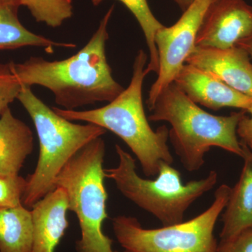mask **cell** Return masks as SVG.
Masks as SVG:
<instances>
[{"label":"cell","instance_id":"obj_1","mask_svg":"<svg viewBox=\"0 0 252 252\" xmlns=\"http://www.w3.org/2000/svg\"><path fill=\"white\" fill-rule=\"evenodd\" d=\"M114 5L107 11L90 40L77 54L61 61L31 56L11 67L22 85L40 86L51 91L60 108L75 110L97 102H111L124 88L112 75L106 54L108 25Z\"/></svg>","mask_w":252,"mask_h":252},{"label":"cell","instance_id":"obj_2","mask_svg":"<svg viewBox=\"0 0 252 252\" xmlns=\"http://www.w3.org/2000/svg\"><path fill=\"white\" fill-rule=\"evenodd\" d=\"M142 49L136 55L132 76L127 89L107 105L90 110H66L53 107L59 115L71 122H82L102 127L119 136L138 159L147 177L158 173L161 162L174 161L168 145L169 129L163 125L154 130L144 112L142 86L148 64Z\"/></svg>","mask_w":252,"mask_h":252},{"label":"cell","instance_id":"obj_3","mask_svg":"<svg viewBox=\"0 0 252 252\" xmlns=\"http://www.w3.org/2000/svg\"><path fill=\"white\" fill-rule=\"evenodd\" d=\"M149 116V122L169 123V139L182 165L189 172L200 170L212 147L243 158L245 149L239 141L238 126L245 111L228 116L205 112L172 83L160 93Z\"/></svg>","mask_w":252,"mask_h":252},{"label":"cell","instance_id":"obj_4","mask_svg":"<svg viewBox=\"0 0 252 252\" xmlns=\"http://www.w3.org/2000/svg\"><path fill=\"white\" fill-rule=\"evenodd\" d=\"M17 99L34 123L39 143L35 170L26 179L23 197V205L28 209L55 189V179L68 161L107 130L92 124H75L61 117L36 97L31 86L23 85Z\"/></svg>","mask_w":252,"mask_h":252},{"label":"cell","instance_id":"obj_5","mask_svg":"<svg viewBox=\"0 0 252 252\" xmlns=\"http://www.w3.org/2000/svg\"><path fill=\"white\" fill-rule=\"evenodd\" d=\"M119 165L104 169L106 178L137 206L161 222L163 226L184 221L189 207L215 187L218 174L212 170L205 178L184 185L180 172L171 164L161 162L154 180L144 179L136 171L135 160L119 144L115 145Z\"/></svg>","mask_w":252,"mask_h":252},{"label":"cell","instance_id":"obj_6","mask_svg":"<svg viewBox=\"0 0 252 252\" xmlns=\"http://www.w3.org/2000/svg\"><path fill=\"white\" fill-rule=\"evenodd\" d=\"M105 143L102 137L84 146L64 165L54 181V188L67 195L69 211L77 215L81 238L78 252H114L112 239L104 235L102 223L108 218L103 167Z\"/></svg>","mask_w":252,"mask_h":252},{"label":"cell","instance_id":"obj_7","mask_svg":"<svg viewBox=\"0 0 252 252\" xmlns=\"http://www.w3.org/2000/svg\"><path fill=\"white\" fill-rule=\"evenodd\" d=\"M231 188L222 185L205 212L178 224L147 229L135 217L121 215L112 220L118 243L124 252H216L214 231L229 199Z\"/></svg>","mask_w":252,"mask_h":252},{"label":"cell","instance_id":"obj_8","mask_svg":"<svg viewBox=\"0 0 252 252\" xmlns=\"http://www.w3.org/2000/svg\"><path fill=\"white\" fill-rule=\"evenodd\" d=\"M212 0H194L180 19L170 27L158 30L155 44L158 56L157 79L151 87L147 107L152 110L159 94L174 82L189 55L193 52L204 14Z\"/></svg>","mask_w":252,"mask_h":252},{"label":"cell","instance_id":"obj_9","mask_svg":"<svg viewBox=\"0 0 252 252\" xmlns=\"http://www.w3.org/2000/svg\"><path fill=\"white\" fill-rule=\"evenodd\" d=\"M252 34V6L245 0H212L197 34V47L228 49Z\"/></svg>","mask_w":252,"mask_h":252},{"label":"cell","instance_id":"obj_10","mask_svg":"<svg viewBox=\"0 0 252 252\" xmlns=\"http://www.w3.org/2000/svg\"><path fill=\"white\" fill-rule=\"evenodd\" d=\"M174 83L195 104L212 110L233 107L245 111L252 99L227 85L211 73L185 63Z\"/></svg>","mask_w":252,"mask_h":252},{"label":"cell","instance_id":"obj_11","mask_svg":"<svg viewBox=\"0 0 252 252\" xmlns=\"http://www.w3.org/2000/svg\"><path fill=\"white\" fill-rule=\"evenodd\" d=\"M186 63L211 73L227 85L252 99V60L243 48L196 46Z\"/></svg>","mask_w":252,"mask_h":252},{"label":"cell","instance_id":"obj_12","mask_svg":"<svg viewBox=\"0 0 252 252\" xmlns=\"http://www.w3.org/2000/svg\"><path fill=\"white\" fill-rule=\"evenodd\" d=\"M32 252H54L69 226L65 192L57 187L32 207Z\"/></svg>","mask_w":252,"mask_h":252},{"label":"cell","instance_id":"obj_13","mask_svg":"<svg viewBox=\"0 0 252 252\" xmlns=\"http://www.w3.org/2000/svg\"><path fill=\"white\" fill-rule=\"evenodd\" d=\"M33 149L31 127L6 109L0 115V175H19Z\"/></svg>","mask_w":252,"mask_h":252},{"label":"cell","instance_id":"obj_14","mask_svg":"<svg viewBox=\"0 0 252 252\" xmlns=\"http://www.w3.org/2000/svg\"><path fill=\"white\" fill-rule=\"evenodd\" d=\"M243 144V143H242ZM245 149L244 166L240 179L233 189L222 216L220 240L234 238L244 230L252 228V151Z\"/></svg>","mask_w":252,"mask_h":252},{"label":"cell","instance_id":"obj_15","mask_svg":"<svg viewBox=\"0 0 252 252\" xmlns=\"http://www.w3.org/2000/svg\"><path fill=\"white\" fill-rule=\"evenodd\" d=\"M21 6L20 0H0V51L37 46L52 53L56 47H76L72 43L55 41L30 31L18 18Z\"/></svg>","mask_w":252,"mask_h":252},{"label":"cell","instance_id":"obj_16","mask_svg":"<svg viewBox=\"0 0 252 252\" xmlns=\"http://www.w3.org/2000/svg\"><path fill=\"white\" fill-rule=\"evenodd\" d=\"M31 211L23 205L0 210V252H32Z\"/></svg>","mask_w":252,"mask_h":252},{"label":"cell","instance_id":"obj_17","mask_svg":"<svg viewBox=\"0 0 252 252\" xmlns=\"http://www.w3.org/2000/svg\"><path fill=\"white\" fill-rule=\"evenodd\" d=\"M104 0H91L94 6H98ZM135 16L143 31L146 42L149 51V61L147 72L158 73L159 69L158 56L155 44L156 34L158 30L163 27L149 7L147 0H118Z\"/></svg>","mask_w":252,"mask_h":252},{"label":"cell","instance_id":"obj_18","mask_svg":"<svg viewBox=\"0 0 252 252\" xmlns=\"http://www.w3.org/2000/svg\"><path fill=\"white\" fill-rule=\"evenodd\" d=\"M37 23L50 28L61 27L73 16L72 0H20Z\"/></svg>","mask_w":252,"mask_h":252},{"label":"cell","instance_id":"obj_19","mask_svg":"<svg viewBox=\"0 0 252 252\" xmlns=\"http://www.w3.org/2000/svg\"><path fill=\"white\" fill-rule=\"evenodd\" d=\"M27 180L17 175H0V210L23 205Z\"/></svg>","mask_w":252,"mask_h":252},{"label":"cell","instance_id":"obj_20","mask_svg":"<svg viewBox=\"0 0 252 252\" xmlns=\"http://www.w3.org/2000/svg\"><path fill=\"white\" fill-rule=\"evenodd\" d=\"M23 85L11 67V62L0 63V115L18 98Z\"/></svg>","mask_w":252,"mask_h":252},{"label":"cell","instance_id":"obj_21","mask_svg":"<svg viewBox=\"0 0 252 252\" xmlns=\"http://www.w3.org/2000/svg\"><path fill=\"white\" fill-rule=\"evenodd\" d=\"M216 252H252V228L230 240H220Z\"/></svg>","mask_w":252,"mask_h":252},{"label":"cell","instance_id":"obj_22","mask_svg":"<svg viewBox=\"0 0 252 252\" xmlns=\"http://www.w3.org/2000/svg\"><path fill=\"white\" fill-rule=\"evenodd\" d=\"M246 114L240 119L238 126V136L241 139V143L249 147H252V102L250 107L246 111Z\"/></svg>","mask_w":252,"mask_h":252},{"label":"cell","instance_id":"obj_23","mask_svg":"<svg viewBox=\"0 0 252 252\" xmlns=\"http://www.w3.org/2000/svg\"><path fill=\"white\" fill-rule=\"evenodd\" d=\"M236 46L243 48L248 53L249 56L252 61V34L243 39V40L239 41Z\"/></svg>","mask_w":252,"mask_h":252},{"label":"cell","instance_id":"obj_24","mask_svg":"<svg viewBox=\"0 0 252 252\" xmlns=\"http://www.w3.org/2000/svg\"><path fill=\"white\" fill-rule=\"evenodd\" d=\"M173 1L182 11H185L193 2L194 0H173Z\"/></svg>","mask_w":252,"mask_h":252},{"label":"cell","instance_id":"obj_25","mask_svg":"<svg viewBox=\"0 0 252 252\" xmlns=\"http://www.w3.org/2000/svg\"><path fill=\"white\" fill-rule=\"evenodd\" d=\"M250 149H251V150L252 151V147H250Z\"/></svg>","mask_w":252,"mask_h":252},{"label":"cell","instance_id":"obj_26","mask_svg":"<svg viewBox=\"0 0 252 252\" xmlns=\"http://www.w3.org/2000/svg\"></svg>","mask_w":252,"mask_h":252}]
</instances>
